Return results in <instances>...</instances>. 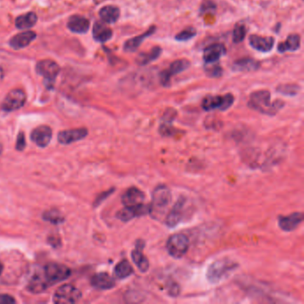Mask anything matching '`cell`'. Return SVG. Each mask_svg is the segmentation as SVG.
<instances>
[{
    "label": "cell",
    "instance_id": "obj_44",
    "mask_svg": "<svg viewBox=\"0 0 304 304\" xmlns=\"http://www.w3.org/2000/svg\"><path fill=\"white\" fill-rule=\"evenodd\" d=\"M221 73H222V70L219 66V67H215L214 69L207 71V73H209L211 77H219L221 75Z\"/></svg>",
    "mask_w": 304,
    "mask_h": 304
},
{
    "label": "cell",
    "instance_id": "obj_30",
    "mask_svg": "<svg viewBox=\"0 0 304 304\" xmlns=\"http://www.w3.org/2000/svg\"><path fill=\"white\" fill-rule=\"evenodd\" d=\"M134 270L132 266L127 259H123L121 262H119L114 268V275L119 279H125L127 277L131 276Z\"/></svg>",
    "mask_w": 304,
    "mask_h": 304
},
{
    "label": "cell",
    "instance_id": "obj_2",
    "mask_svg": "<svg viewBox=\"0 0 304 304\" xmlns=\"http://www.w3.org/2000/svg\"><path fill=\"white\" fill-rule=\"evenodd\" d=\"M171 192L167 186L159 185L158 187H155L152 195L150 214L155 219L162 217L171 203Z\"/></svg>",
    "mask_w": 304,
    "mask_h": 304
},
{
    "label": "cell",
    "instance_id": "obj_34",
    "mask_svg": "<svg viewBox=\"0 0 304 304\" xmlns=\"http://www.w3.org/2000/svg\"><path fill=\"white\" fill-rule=\"evenodd\" d=\"M300 86L295 85V84H283L277 87L276 91L278 93L282 94L284 96L287 97H293L298 95L300 92Z\"/></svg>",
    "mask_w": 304,
    "mask_h": 304
},
{
    "label": "cell",
    "instance_id": "obj_39",
    "mask_svg": "<svg viewBox=\"0 0 304 304\" xmlns=\"http://www.w3.org/2000/svg\"><path fill=\"white\" fill-rule=\"evenodd\" d=\"M114 192V188H112V189H110V190L108 191H106V192H103V193L98 195L97 199H96V201H95V203H94L95 206H98L99 204H101V203H103V202H104L108 196L112 195Z\"/></svg>",
    "mask_w": 304,
    "mask_h": 304
},
{
    "label": "cell",
    "instance_id": "obj_31",
    "mask_svg": "<svg viewBox=\"0 0 304 304\" xmlns=\"http://www.w3.org/2000/svg\"><path fill=\"white\" fill-rule=\"evenodd\" d=\"M189 67H190V62L187 59H179L171 63L169 69H167L166 71L170 74V77H172L174 75H178L179 73L185 72Z\"/></svg>",
    "mask_w": 304,
    "mask_h": 304
},
{
    "label": "cell",
    "instance_id": "obj_23",
    "mask_svg": "<svg viewBox=\"0 0 304 304\" xmlns=\"http://www.w3.org/2000/svg\"><path fill=\"white\" fill-rule=\"evenodd\" d=\"M259 63L251 58H242L233 63L232 70L235 73H249L259 69Z\"/></svg>",
    "mask_w": 304,
    "mask_h": 304
},
{
    "label": "cell",
    "instance_id": "obj_13",
    "mask_svg": "<svg viewBox=\"0 0 304 304\" xmlns=\"http://www.w3.org/2000/svg\"><path fill=\"white\" fill-rule=\"evenodd\" d=\"M249 44L251 48L262 53H268L274 48L275 40L272 37H260L251 35L249 37Z\"/></svg>",
    "mask_w": 304,
    "mask_h": 304
},
{
    "label": "cell",
    "instance_id": "obj_37",
    "mask_svg": "<svg viewBox=\"0 0 304 304\" xmlns=\"http://www.w3.org/2000/svg\"><path fill=\"white\" fill-rule=\"evenodd\" d=\"M167 289L168 293L172 297H177L180 293V287L174 281H170L169 284H167Z\"/></svg>",
    "mask_w": 304,
    "mask_h": 304
},
{
    "label": "cell",
    "instance_id": "obj_45",
    "mask_svg": "<svg viewBox=\"0 0 304 304\" xmlns=\"http://www.w3.org/2000/svg\"><path fill=\"white\" fill-rule=\"evenodd\" d=\"M4 71H3V69H2L1 67H0V81L3 80V78H4Z\"/></svg>",
    "mask_w": 304,
    "mask_h": 304
},
{
    "label": "cell",
    "instance_id": "obj_10",
    "mask_svg": "<svg viewBox=\"0 0 304 304\" xmlns=\"http://www.w3.org/2000/svg\"><path fill=\"white\" fill-rule=\"evenodd\" d=\"M150 204L147 205L142 203L133 206L124 207L121 211H118L116 217L123 222H128L135 218L150 214Z\"/></svg>",
    "mask_w": 304,
    "mask_h": 304
},
{
    "label": "cell",
    "instance_id": "obj_1",
    "mask_svg": "<svg viewBox=\"0 0 304 304\" xmlns=\"http://www.w3.org/2000/svg\"><path fill=\"white\" fill-rule=\"evenodd\" d=\"M248 106L251 109L268 116L276 115L284 106L282 100L271 102V95L268 90H259L251 94Z\"/></svg>",
    "mask_w": 304,
    "mask_h": 304
},
{
    "label": "cell",
    "instance_id": "obj_21",
    "mask_svg": "<svg viewBox=\"0 0 304 304\" xmlns=\"http://www.w3.org/2000/svg\"><path fill=\"white\" fill-rule=\"evenodd\" d=\"M90 283L93 287L99 290H109L115 286V280L105 272L98 273L92 276Z\"/></svg>",
    "mask_w": 304,
    "mask_h": 304
},
{
    "label": "cell",
    "instance_id": "obj_28",
    "mask_svg": "<svg viewBox=\"0 0 304 304\" xmlns=\"http://www.w3.org/2000/svg\"><path fill=\"white\" fill-rule=\"evenodd\" d=\"M162 52V49L160 47H154L153 49H150L148 52L138 55L136 62L140 66H146V65L151 64L152 62L155 61L156 59H158Z\"/></svg>",
    "mask_w": 304,
    "mask_h": 304
},
{
    "label": "cell",
    "instance_id": "obj_19",
    "mask_svg": "<svg viewBox=\"0 0 304 304\" xmlns=\"http://www.w3.org/2000/svg\"><path fill=\"white\" fill-rule=\"evenodd\" d=\"M31 138L37 146L46 147L49 146L52 138V130L49 126H40L33 130Z\"/></svg>",
    "mask_w": 304,
    "mask_h": 304
},
{
    "label": "cell",
    "instance_id": "obj_4",
    "mask_svg": "<svg viewBox=\"0 0 304 304\" xmlns=\"http://www.w3.org/2000/svg\"><path fill=\"white\" fill-rule=\"evenodd\" d=\"M167 251L174 259H180L189 249V239L182 233L175 234L167 241Z\"/></svg>",
    "mask_w": 304,
    "mask_h": 304
},
{
    "label": "cell",
    "instance_id": "obj_32",
    "mask_svg": "<svg viewBox=\"0 0 304 304\" xmlns=\"http://www.w3.org/2000/svg\"><path fill=\"white\" fill-rule=\"evenodd\" d=\"M48 287H49V285L44 278V276H41L36 275V276H33V279L31 280V282L29 284V290L34 293H40V292H43Z\"/></svg>",
    "mask_w": 304,
    "mask_h": 304
},
{
    "label": "cell",
    "instance_id": "obj_36",
    "mask_svg": "<svg viewBox=\"0 0 304 304\" xmlns=\"http://www.w3.org/2000/svg\"><path fill=\"white\" fill-rule=\"evenodd\" d=\"M196 35V31L195 28H189L185 29L181 31L180 33H178L176 36H175V40L179 42H184V41H187L193 39L194 37Z\"/></svg>",
    "mask_w": 304,
    "mask_h": 304
},
{
    "label": "cell",
    "instance_id": "obj_24",
    "mask_svg": "<svg viewBox=\"0 0 304 304\" xmlns=\"http://www.w3.org/2000/svg\"><path fill=\"white\" fill-rule=\"evenodd\" d=\"M67 26L71 32L77 34L86 33L90 29V21L81 16H73L68 21Z\"/></svg>",
    "mask_w": 304,
    "mask_h": 304
},
{
    "label": "cell",
    "instance_id": "obj_8",
    "mask_svg": "<svg viewBox=\"0 0 304 304\" xmlns=\"http://www.w3.org/2000/svg\"><path fill=\"white\" fill-rule=\"evenodd\" d=\"M36 72L45 79L46 83L49 82L48 86H52L60 73V66L52 60H42L37 64Z\"/></svg>",
    "mask_w": 304,
    "mask_h": 304
},
{
    "label": "cell",
    "instance_id": "obj_43",
    "mask_svg": "<svg viewBox=\"0 0 304 304\" xmlns=\"http://www.w3.org/2000/svg\"><path fill=\"white\" fill-rule=\"evenodd\" d=\"M49 242L52 246L57 248V246L60 245L61 240L59 238V236H57V235H51L49 238Z\"/></svg>",
    "mask_w": 304,
    "mask_h": 304
},
{
    "label": "cell",
    "instance_id": "obj_29",
    "mask_svg": "<svg viewBox=\"0 0 304 304\" xmlns=\"http://www.w3.org/2000/svg\"><path fill=\"white\" fill-rule=\"evenodd\" d=\"M38 17L35 13H27L16 19V26L19 30H28L36 25Z\"/></svg>",
    "mask_w": 304,
    "mask_h": 304
},
{
    "label": "cell",
    "instance_id": "obj_25",
    "mask_svg": "<svg viewBox=\"0 0 304 304\" xmlns=\"http://www.w3.org/2000/svg\"><path fill=\"white\" fill-rule=\"evenodd\" d=\"M113 37L112 30L106 26V24L103 22H97L93 27V38L95 41L105 43L110 41Z\"/></svg>",
    "mask_w": 304,
    "mask_h": 304
},
{
    "label": "cell",
    "instance_id": "obj_7",
    "mask_svg": "<svg viewBox=\"0 0 304 304\" xmlns=\"http://www.w3.org/2000/svg\"><path fill=\"white\" fill-rule=\"evenodd\" d=\"M80 289L73 284H64L58 288L54 294V302L58 304L76 303L81 298Z\"/></svg>",
    "mask_w": 304,
    "mask_h": 304
},
{
    "label": "cell",
    "instance_id": "obj_18",
    "mask_svg": "<svg viewBox=\"0 0 304 304\" xmlns=\"http://www.w3.org/2000/svg\"><path fill=\"white\" fill-rule=\"evenodd\" d=\"M226 54V48L222 44H212L203 50V62L206 65H212L219 61Z\"/></svg>",
    "mask_w": 304,
    "mask_h": 304
},
{
    "label": "cell",
    "instance_id": "obj_20",
    "mask_svg": "<svg viewBox=\"0 0 304 304\" xmlns=\"http://www.w3.org/2000/svg\"><path fill=\"white\" fill-rule=\"evenodd\" d=\"M155 32H156V27L155 26H152V27H150V28L146 31V33L128 40L124 43V46H123L124 51L125 52H130V53L137 51L143 42L146 41L147 38H149L151 35H153Z\"/></svg>",
    "mask_w": 304,
    "mask_h": 304
},
{
    "label": "cell",
    "instance_id": "obj_5",
    "mask_svg": "<svg viewBox=\"0 0 304 304\" xmlns=\"http://www.w3.org/2000/svg\"><path fill=\"white\" fill-rule=\"evenodd\" d=\"M71 269L67 266L59 263H49L44 268V278L49 286L69 278Z\"/></svg>",
    "mask_w": 304,
    "mask_h": 304
},
{
    "label": "cell",
    "instance_id": "obj_33",
    "mask_svg": "<svg viewBox=\"0 0 304 304\" xmlns=\"http://www.w3.org/2000/svg\"><path fill=\"white\" fill-rule=\"evenodd\" d=\"M43 219H45L49 222H51L53 224H61L65 221V218L64 216L61 214V212L56 210V209H52V210H49L43 213L42 215Z\"/></svg>",
    "mask_w": 304,
    "mask_h": 304
},
{
    "label": "cell",
    "instance_id": "obj_22",
    "mask_svg": "<svg viewBox=\"0 0 304 304\" xmlns=\"http://www.w3.org/2000/svg\"><path fill=\"white\" fill-rule=\"evenodd\" d=\"M145 194L137 187H130L122 196V202L125 206H133L142 203Z\"/></svg>",
    "mask_w": 304,
    "mask_h": 304
},
{
    "label": "cell",
    "instance_id": "obj_12",
    "mask_svg": "<svg viewBox=\"0 0 304 304\" xmlns=\"http://www.w3.org/2000/svg\"><path fill=\"white\" fill-rule=\"evenodd\" d=\"M88 136V130L85 128L73 129V130H63L58 134V141L63 145H68L77 142Z\"/></svg>",
    "mask_w": 304,
    "mask_h": 304
},
{
    "label": "cell",
    "instance_id": "obj_26",
    "mask_svg": "<svg viewBox=\"0 0 304 304\" xmlns=\"http://www.w3.org/2000/svg\"><path fill=\"white\" fill-rule=\"evenodd\" d=\"M121 11L115 6H106L99 11V16L101 20L107 25L115 24L120 18Z\"/></svg>",
    "mask_w": 304,
    "mask_h": 304
},
{
    "label": "cell",
    "instance_id": "obj_46",
    "mask_svg": "<svg viewBox=\"0 0 304 304\" xmlns=\"http://www.w3.org/2000/svg\"><path fill=\"white\" fill-rule=\"evenodd\" d=\"M3 269H4V265L3 263L0 261V275L2 274V272H3Z\"/></svg>",
    "mask_w": 304,
    "mask_h": 304
},
{
    "label": "cell",
    "instance_id": "obj_3",
    "mask_svg": "<svg viewBox=\"0 0 304 304\" xmlns=\"http://www.w3.org/2000/svg\"><path fill=\"white\" fill-rule=\"evenodd\" d=\"M238 267L231 259H222L211 263L207 269L206 277L211 284H218Z\"/></svg>",
    "mask_w": 304,
    "mask_h": 304
},
{
    "label": "cell",
    "instance_id": "obj_38",
    "mask_svg": "<svg viewBox=\"0 0 304 304\" xmlns=\"http://www.w3.org/2000/svg\"><path fill=\"white\" fill-rule=\"evenodd\" d=\"M160 83L162 84V86L165 87V88H169L170 86V82H171V77L170 76V74L168 73L166 70L162 71V73H160Z\"/></svg>",
    "mask_w": 304,
    "mask_h": 304
},
{
    "label": "cell",
    "instance_id": "obj_42",
    "mask_svg": "<svg viewBox=\"0 0 304 304\" xmlns=\"http://www.w3.org/2000/svg\"><path fill=\"white\" fill-rule=\"evenodd\" d=\"M216 9V6H215L212 2H203V6L201 8V11L203 13H207L208 11H214Z\"/></svg>",
    "mask_w": 304,
    "mask_h": 304
},
{
    "label": "cell",
    "instance_id": "obj_16",
    "mask_svg": "<svg viewBox=\"0 0 304 304\" xmlns=\"http://www.w3.org/2000/svg\"><path fill=\"white\" fill-rule=\"evenodd\" d=\"M144 247H145V242L142 240H138L135 250L131 252V258L133 262L138 267V269L143 273L149 269V261L143 253Z\"/></svg>",
    "mask_w": 304,
    "mask_h": 304
},
{
    "label": "cell",
    "instance_id": "obj_11",
    "mask_svg": "<svg viewBox=\"0 0 304 304\" xmlns=\"http://www.w3.org/2000/svg\"><path fill=\"white\" fill-rule=\"evenodd\" d=\"M303 213L298 211L287 216H280L278 226L283 231H293L303 221Z\"/></svg>",
    "mask_w": 304,
    "mask_h": 304
},
{
    "label": "cell",
    "instance_id": "obj_14",
    "mask_svg": "<svg viewBox=\"0 0 304 304\" xmlns=\"http://www.w3.org/2000/svg\"><path fill=\"white\" fill-rule=\"evenodd\" d=\"M187 199L184 196L179 197L174 206L170 210V213L167 215L165 223L169 227H175L182 219L183 208L185 206Z\"/></svg>",
    "mask_w": 304,
    "mask_h": 304
},
{
    "label": "cell",
    "instance_id": "obj_40",
    "mask_svg": "<svg viewBox=\"0 0 304 304\" xmlns=\"http://www.w3.org/2000/svg\"><path fill=\"white\" fill-rule=\"evenodd\" d=\"M26 146V141H25V135L24 132H20L18 137H17V149L18 151H23L25 148Z\"/></svg>",
    "mask_w": 304,
    "mask_h": 304
},
{
    "label": "cell",
    "instance_id": "obj_17",
    "mask_svg": "<svg viewBox=\"0 0 304 304\" xmlns=\"http://www.w3.org/2000/svg\"><path fill=\"white\" fill-rule=\"evenodd\" d=\"M37 38L36 33L32 31H26L24 33H18L13 37L9 41V45L16 50L25 49L28 47Z\"/></svg>",
    "mask_w": 304,
    "mask_h": 304
},
{
    "label": "cell",
    "instance_id": "obj_27",
    "mask_svg": "<svg viewBox=\"0 0 304 304\" xmlns=\"http://www.w3.org/2000/svg\"><path fill=\"white\" fill-rule=\"evenodd\" d=\"M300 48V37L298 34H291L287 37L286 41L284 42H281L279 45L277 46V50L279 53H284V52H295L299 50Z\"/></svg>",
    "mask_w": 304,
    "mask_h": 304
},
{
    "label": "cell",
    "instance_id": "obj_41",
    "mask_svg": "<svg viewBox=\"0 0 304 304\" xmlns=\"http://www.w3.org/2000/svg\"><path fill=\"white\" fill-rule=\"evenodd\" d=\"M16 299L9 294H0V304L16 303Z\"/></svg>",
    "mask_w": 304,
    "mask_h": 304
},
{
    "label": "cell",
    "instance_id": "obj_9",
    "mask_svg": "<svg viewBox=\"0 0 304 304\" xmlns=\"http://www.w3.org/2000/svg\"><path fill=\"white\" fill-rule=\"evenodd\" d=\"M26 103V94L22 90H13L9 92L1 105L5 112H14L20 109Z\"/></svg>",
    "mask_w": 304,
    "mask_h": 304
},
{
    "label": "cell",
    "instance_id": "obj_35",
    "mask_svg": "<svg viewBox=\"0 0 304 304\" xmlns=\"http://www.w3.org/2000/svg\"><path fill=\"white\" fill-rule=\"evenodd\" d=\"M246 28L243 25H238L235 26L234 31H233V37H232V41L235 44H238L243 42V40L246 37Z\"/></svg>",
    "mask_w": 304,
    "mask_h": 304
},
{
    "label": "cell",
    "instance_id": "obj_6",
    "mask_svg": "<svg viewBox=\"0 0 304 304\" xmlns=\"http://www.w3.org/2000/svg\"><path fill=\"white\" fill-rule=\"evenodd\" d=\"M234 96L232 94H226L224 96H208L203 98L202 107L204 111L210 112L213 110L226 111L229 109L234 104Z\"/></svg>",
    "mask_w": 304,
    "mask_h": 304
},
{
    "label": "cell",
    "instance_id": "obj_15",
    "mask_svg": "<svg viewBox=\"0 0 304 304\" xmlns=\"http://www.w3.org/2000/svg\"><path fill=\"white\" fill-rule=\"evenodd\" d=\"M177 112L175 110H167L165 114H163L162 119V123L159 127V132L163 137H172L177 133V130L173 128L172 122L174 121Z\"/></svg>",
    "mask_w": 304,
    "mask_h": 304
}]
</instances>
